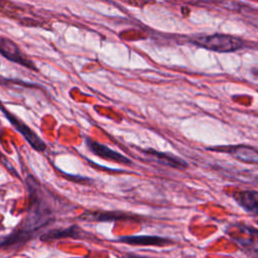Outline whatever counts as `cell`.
I'll return each instance as SVG.
<instances>
[{"instance_id":"cell-6","label":"cell","mask_w":258,"mask_h":258,"mask_svg":"<svg viewBox=\"0 0 258 258\" xmlns=\"http://www.w3.org/2000/svg\"><path fill=\"white\" fill-rule=\"evenodd\" d=\"M79 219L93 222H112L118 220L135 219V217L119 211H86L79 217Z\"/></svg>"},{"instance_id":"cell-1","label":"cell","mask_w":258,"mask_h":258,"mask_svg":"<svg viewBox=\"0 0 258 258\" xmlns=\"http://www.w3.org/2000/svg\"><path fill=\"white\" fill-rule=\"evenodd\" d=\"M192 42L198 46L217 52H233L244 47L243 39L222 33L199 36Z\"/></svg>"},{"instance_id":"cell-2","label":"cell","mask_w":258,"mask_h":258,"mask_svg":"<svg viewBox=\"0 0 258 258\" xmlns=\"http://www.w3.org/2000/svg\"><path fill=\"white\" fill-rule=\"evenodd\" d=\"M0 110L2 111L3 115L9 120V122L14 126V128L22 134V136L26 139V141L30 144V146L35 149L36 151L42 152L46 149L45 143L42 141L41 138L32 130L30 129L25 123H23L20 119H18L16 116H14L11 112H9L0 102Z\"/></svg>"},{"instance_id":"cell-4","label":"cell","mask_w":258,"mask_h":258,"mask_svg":"<svg viewBox=\"0 0 258 258\" xmlns=\"http://www.w3.org/2000/svg\"><path fill=\"white\" fill-rule=\"evenodd\" d=\"M211 150H216V151H222L231 154L234 156L236 159H239L243 162L247 163H257L258 161V154L256 148L252 146H247V145H230V146H219V147H212L209 148Z\"/></svg>"},{"instance_id":"cell-3","label":"cell","mask_w":258,"mask_h":258,"mask_svg":"<svg viewBox=\"0 0 258 258\" xmlns=\"http://www.w3.org/2000/svg\"><path fill=\"white\" fill-rule=\"evenodd\" d=\"M0 53L7 59L26 67L30 70L37 71L34 63L23 55L19 47L9 38L0 35Z\"/></svg>"},{"instance_id":"cell-5","label":"cell","mask_w":258,"mask_h":258,"mask_svg":"<svg viewBox=\"0 0 258 258\" xmlns=\"http://www.w3.org/2000/svg\"><path fill=\"white\" fill-rule=\"evenodd\" d=\"M87 142V146L88 148L96 155L100 156L101 158L107 159V160H111L114 162H119V163H124V164H132L131 159L128 158L127 156L109 148L108 146L95 141L91 138H87L86 139Z\"/></svg>"},{"instance_id":"cell-10","label":"cell","mask_w":258,"mask_h":258,"mask_svg":"<svg viewBox=\"0 0 258 258\" xmlns=\"http://www.w3.org/2000/svg\"><path fill=\"white\" fill-rule=\"evenodd\" d=\"M83 230L76 226H70L64 229H55L46 232L41 236L42 241H52L56 239H62V238H82L83 237Z\"/></svg>"},{"instance_id":"cell-7","label":"cell","mask_w":258,"mask_h":258,"mask_svg":"<svg viewBox=\"0 0 258 258\" xmlns=\"http://www.w3.org/2000/svg\"><path fill=\"white\" fill-rule=\"evenodd\" d=\"M120 242L126 243L129 245H140V246H157L163 247L168 244H171L172 241L159 236H149V235H142V236H125L119 239Z\"/></svg>"},{"instance_id":"cell-9","label":"cell","mask_w":258,"mask_h":258,"mask_svg":"<svg viewBox=\"0 0 258 258\" xmlns=\"http://www.w3.org/2000/svg\"><path fill=\"white\" fill-rule=\"evenodd\" d=\"M236 202L247 212L257 214L258 194L256 190H242L233 195Z\"/></svg>"},{"instance_id":"cell-11","label":"cell","mask_w":258,"mask_h":258,"mask_svg":"<svg viewBox=\"0 0 258 258\" xmlns=\"http://www.w3.org/2000/svg\"><path fill=\"white\" fill-rule=\"evenodd\" d=\"M120 258H152V257L143 256V255H139V254H135V253H125Z\"/></svg>"},{"instance_id":"cell-8","label":"cell","mask_w":258,"mask_h":258,"mask_svg":"<svg viewBox=\"0 0 258 258\" xmlns=\"http://www.w3.org/2000/svg\"><path fill=\"white\" fill-rule=\"evenodd\" d=\"M144 153L146 155L151 156L153 159L157 160L158 162L164 164V165H168L170 167H174V168H185L187 166V163L179 158L178 156L173 155L172 153H168V152H160L157 151L155 149L152 148H147L143 150Z\"/></svg>"}]
</instances>
